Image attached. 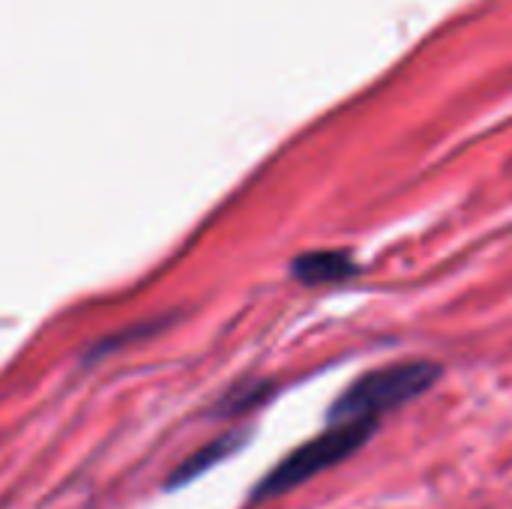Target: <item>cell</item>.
I'll return each instance as SVG.
<instances>
[{
	"instance_id": "cell-1",
	"label": "cell",
	"mask_w": 512,
	"mask_h": 509,
	"mask_svg": "<svg viewBox=\"0 0 512 509\" xmlns=\"http://www.w3.org/2000/svg\"><path fill=\"white\" fill-rule=\"evenodd\" d=\"M438 378H441V366L429 360H408V363H390V366L372 369L363 378H357L330 405L327 420L330 426L378 420L381 414L396 411L408 405L411 399L429 393Z\"/></svg>"
},
{
	"instance_id": "cell-2",
	"label": "cell",
	"mask_w": 512,
	"mask_h": 509,
	"mask_svg": "<svg viewBox=\"0 0 512 509\" xmlns=\"http://www.w3.org/2000/svg\"><path fill=\"white\" fill-rule=\"evenodd\" d=\"M378 432V420H363V423H342V426H330L327 432L315 435L312 441L300 444L297 450H291L252 492V501H267L276 495H285L303 483H309L312 477L336 468L339 462L351 459L357 450H363L372 435Z\"/></svg>"
},
{
	"instance_id": "cell-3",
	"label": "cell",
	"mask_w": 512,
	"mask_h": 509,
	"mask_svg": "<svg viewBox=\"0 0 512 509\" xmlns=\"http://www.w3.org/2000/svg\"><path fill=\"white\" fill-rule=\"evenodd\" d=\"M294 279H300L309 288L318 285H342L363 273V267L342 249H315L291 261Z\"/></svg>"
},
{
	"instance_id": "cell-4",
	"label": "cell",
	"mask_w": 512,
	"mask_h": 509,
	"mask_svg": "<svg viewBox=\"0 0 512 509\" xmlns=\"http://www.w3.org/2000/svg\"><path fill=\"white\" fill-rule=\"evenodd\" d=\"M243 444V435L240 432H234V435H222L219 441H213V444H207L204 450H198L195 456H189L174 474H171V489H177V486H186V483H192V477H198V474H204V471H210L216 462H222L225 456H231L237 447Z\"/></svg>"
}]
</instances>
